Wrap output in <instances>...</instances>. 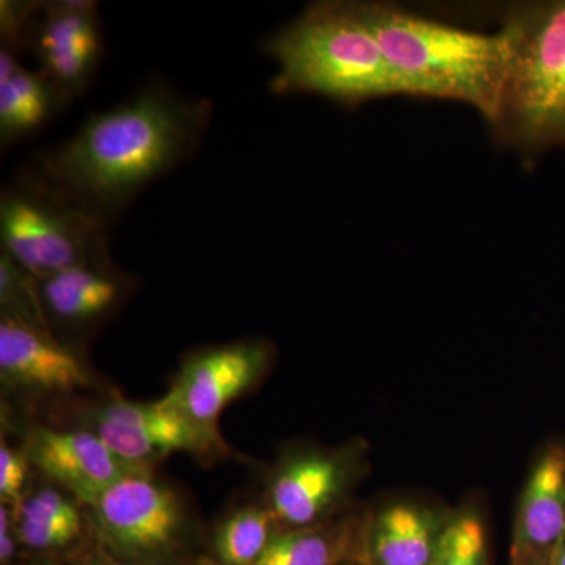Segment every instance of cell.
I'll use <instances>...</instances> for the list:
<instances>
[{"instance_id": "6da1fadb", "label": "cell", "mask_w": 565, "mask_h": 565, "mask_svg": "<svg viewBox=\"0 0 565 565\" xmlns=\"http://www.w3.org/2000/svg\"><path fill=\"white\" fill-rule=\"evenodd\" d=\"M210 114L204 99L156 85L92 115L41 158L33 174L107 226L137 193L195 151Z\"/></svg>"}, {"instance_id": "7a4b0ae2", "label": "cell", "mask_w": 565, "mask_h": 565, "mask_svg": "<svg viewBox=\"0 0 565 565\" xmlns=\"http://www.w3.org/2000/svg\"><path fill=\"white\" fill-rule=\"evenodd\" d=\"M403 87L404 96L462 103L490 126L500 114L511 39L470 31L385 2H356Z\"/></svg>"}, {"instance_id": "3957f363", "label": "cell", "mask_w": 565, "mask_h": 565, "mask_svg": "<svg viewBox=\"0 0 565 565\" xmlns=\"http://www.w3.org/2000/svg\"><path fill=\"white\" fill-rule=\"evenodd\" d=\"M264 50L278 63L275 93H310L356 106L404 96L356 2H319L274 33Z\"/></svg>"}, {"instance_id": "277c9868", "label": "cell", "mask_w": 565, "mask_h": 565, "mask_svg": "<svg viewBox=\"0 0 565 565\" xmlns=\"http://www.w3.org/2000/svg\"><path fill=\"white\" fill-rule=\"evenodd\" d=\"M503 28L511 66L494 134L526 152L565 150V0L520 3Z\"/></svg>"}, {"instance_id": "5b68a950", "label": "cell", "mask_w": 565, "mask_h": 565, "mask_svg": "<svg viewBox=\"0 0 565 565\" xmlns=\"http://www.w3.org/2000/svg\"><path fill=\"white\" fill-rule=\"evenodd\" d=\"M0 239L2 253L39 281L109 250L106 225L35 174L2 192Z\"/></svg>"}, {"instance_id": "8992f818", "label": "cell", "mask_w": 565, "mask_h": 565, "mask_svg": "<svg viewBox=\"0 0 565 565\" xmlns=\"http://www.w3.org/2000/svg\"><path fill=\"white\" fill-rule=\"evenodd\" d=\"M366 467L367 445L363 440L333 448L291 449L270 468L264 504L281 530L329 522L344 514Z\"/></svg>"}, {"instance_id": "52a82bcc", "label": "cell", "mask_w": 565, "mask_h": 565, "mask_svg": "<svg viewBox=\"0 0 565 565\" xmlns=\"http://www.w3.org/2000/svg\"><path fill=\"white\" fill-rule=\"evenodd\" d=\"M87 514L103 544L132 564L172 555L191 527L181 494L152 471L121 479L88 505Z\"/></svg>"}, {"instance_id": "ba28073f", "label": "cell", "mask_w": 565, "mask_h": 565, "mask_svg": "<svg viewBox=\"0 0 565 565\" xmlns=\"http://www.w3.org/2000/svg\"><path fill=\"white\" fill-rule=\"evenodd\" d=\"M82 422V427L98 435L115 455L151 470L152 463L178 452L200 459H218L232 452L221 430L199 426L166 397L154 403L122 397L103 401L88 408Z\"/></svg>"}, {"instance_id": "9c48e42d", "label": "cell", "mask_w": 565, "mask_h": 565, "mask_svg": "<svg viewBox=\"0 0 565 565\" xmlns=\"http://www.w3.org/2000/svg\"><path fill=\"white\" fill-rule=\"evenodd\" d=\"M273 344L243 340L193 352L181 364L166 399L206 429L218 430V416L269 373Z\"/></svg>"}, {"instance_id": "30bf717a", "label": "cell", "mask_w": 565, "mask_h": 565, "mask_svg": "<svg viewBox=\"0 0 565 565\" xmlns=\"http://www.w3.org/2000/svg\"><path fill=\"white\" fill-rule=\"evenodd\" d=\"M24 43L31 44L58 98L68 103L90 84L102 58L98 7L81 0L32 3Z\"/></svg>"}, {"instance_id": "8fae6325", "label": "cell", "mask_w": 565, "mask_h": 565, "mask_svg": "<svg viewBox=\"0 0 565 565\" xmlns=\"http://www.w3.org/2000/svg\"><path fill=\"white\" fill-rule=\"evenodd\" d=\"M22 448L46 481L62 487L85 508L121 479L152 471L121 459L85 427L68 430L33 427L25 435Z\"/></svg>"}, {"instance_id": "7c38bea8", "label": "cell", "mask_w": 565, "mask_h": 565, "mask_svg": "<svg viewBox=\"0 0 565 565\" xmlns=\"http://www.w3.org/2000/svg\"><path fill=\"white\" fill-rule=\"evenodd\" d=\"M0 384L11 393L52 396L96 388L79 352L24 323L0 316Z\"/></svg>"}, {"instance_id": "4fadbf2b", "label": "cell", "mask_w": 565, "mask_h": 565, "mask_svg": "<svg viewBox=\"0 0 565 565\" xmlns=\"http://www.w3.org/2000/svg\"><path fill=\"white\" fill-rule=\"evenodd\" d=\"M565 537V441L539 451L520 494L509 565H552Z\"/></svg>"}, {"instance_id": "5bb4252c", "label": "cell", "mask_w": 565, "mask_h": 565, "mask_svg": "<svg viewBox=\"0 0 565 565\" xmlns=\"http://www.w3.org/2000/svg\"><path fill=\"white\" fill-rule=\"evenodd\" d=\"M136 285L111 263L107 250L40 281V291L54 333L85 332L120 310Z\"/></svg>"}, {"instance_id": "9a60e30c", "label": "cell", "mask_w": 565, "mask_h": 565, "mask_svg": "<svg viewBox=\"0 0 565 565\" xmlns=\"http://www.w3.org/2000/svg\"><path fill=\"white\" fill-rule=\"evenodd\" d=\"M452 511L393 501L364 516L362 565H430Z\"/></svg>"}, {"instance_id": "2e32d148", "label": "cell", "mask_w": 565, "mask_h": 565, "mask_svg": "<svg viewBox=\"0 0 565 565\" xmlns=\"http://www.w3.org/2000/svg\"><path fill=\"white\" fill-rule=\"evenodd\" d=\"M366 512H344L319 525L277 527L253 565H343L362 563Z\"/></svg>"}, {"instance_id": "e0dca14e", "label": "cell", "mask_w": 565, "mask_h": 565, "mask_svg": "<svg viewBox=\"0 0 565 565\" xmlns=\"http://www.w3.org/2000/svg\"><path fill=\"white\" fill-rule=\"evenodd\" d=\"M18 541L36 553L61 552L76 544L90 523L87 508L62 487L44 479L29 486L13 508Z\"/></svg>"}, {"instance_id": "ac0fdd59", "label": "cell", "mask_w": 565, "mask_h": 565, "mask_svg": "<svg viewBox=\"0 0 565 565\" xmlns=\"http://www.w3.org/2000/svg\"><path fill=\"white\" fill-rule=\"evenodd\" d=\"M57 92L41 71L24 68L17 51L0 50V139L2 145L35 132L57 107Z\"/></svg>"}, {"instance_id": "d6986e66", "label": "cell", "mask_w": 565, "mask_h": 565, "mask_svg": "<svg viewBox=\"0 0 565 565\" xmlns=\"http://www.w3.org/2000/svg\"><path fill=\"white\" fill-rule=\"evenodd\" d=\"M277 523L266 504H245L223 519L214 534V550L222 565H253L263 555Z\"/></svg>"}, {"instance_id": "ffe728a7", "label": "cell", "mask_w": 565, "mask_h": 565, "mask_svg": "<svg viewBox=\"0 0 565 565\" xmlns=\"http://www.w3.org/2000/svg\"><path fill=\"white\" fill-rule=\"evenodd\" d=\"M0 316L39 332L55 334L41 299L40 281L6 253L0 255Z\"/></svg>"}, {"instance_id": "44dd1931", "label": "cell", "mask_w": 565, "mask_h": 565, "mask_svg": "<svg viewBox=\"0 0 565 565\" xmlns=\"http://www.w3.org/2000/svg\"><path fill=\"white\" fill-rule=\"evenodd\" d=\"M430 565H489L486 525L475 509L452 511Z\"/></svg>"}, {"instance_id": "7402d4cb", "label": "cell", "mask_w": 565, "mask_h": 565, "mask_svg": "<svg viewBox=\"0 0 565 565\" xmlns=\"http://www.w3.org/2000/svg\"><path fill=\"white\" fill-rule=\"evenodd\" d=\"M31 468L24 448H13L2 435L0 441V504L14 508L31 486Z\"/></svg>"}, {"instance_id": "603a6c76", "label": "cell", "mask_w": 565, "mask_h": 565, "mask_svg": "<svg viewBox=\"0 0 565 565\" xmlns=\"http://www.w3.org/2000/svg\"><path fill=\"white\" fill-rule=\"evenodd\" d=\"M20 546L18 541L17 526H14L13 508L7 504H0V561L2 565H9L17 548Z\"/></svg>"}, {"instance_id": "cb8c5ba5", "label": "cell", "mask_w": 565, "mask_h": 565, "mask_svg": "<svg viewBox=\"0 0 565 565\" xmlns=\"http://www.w3.org/2000/svg\"><path fill=\"white\" fill-rule=\"evenodd\" d=\"M552 565H565V537L564 541L561 542V545L557 546L555 556H553Z\"/></svg>"}, {"instance_id": "d4e9b609", "label": "cell", "mask_w": 565, "mask_h": 565, "mask_svg": "<svg viewBox=\"0 0 565 565\" xmlns=\"http://www.w3.org/2000/svg\"><path fill=\"white\" fill-rule=\"evenodd\" d=\"M96 565H141V564H132V563H115V561H107V563H99Z\"/></svg>"}, {"instance_id": "484cf974", "label": "cell", "mask_w": 565, "mask_h": 565, "mask_svg": "<svg viewBox=\"0 0 565 565\" xmlns=\"http://www.w3.org/2000/svg\"><path fill=\"white\" fill-rule=\"evenodd\" d=\"M343 565H362V563H345Z\"/></svg>"}]
</instances>
